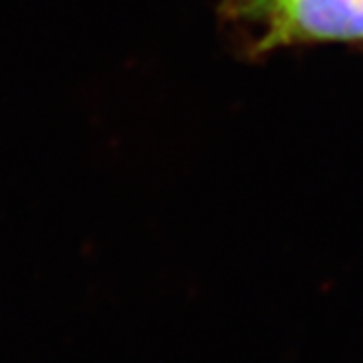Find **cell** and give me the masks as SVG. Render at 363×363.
<instances>
[{
	"instance_id": "obj_1",
	"label": "cell",
	"mask_w": 363,
	"mask_h": 363,
	"mask_svg": "<svg viewBox=\"0 0 363 363\" xmlns=\"http://www.w3.org/2000/svg\"><path fill=\"white\" fill-rule=\"evenodd\" d=\"M233 14L262 26L259 51L291 43L363 40V0H252Z\"/></svg>"
},
{
	"instance_id": "obj_2",
	"label": "cell",
	"mask_w": 363,
	"mask_h": 363,
	"mask_svg": "<svg viewBox=\"0 0 363 363\" xmlns=\"http://www.w3.org/2000/svg\"><path fill=\"white\" fill-rule=\"evenodd\" d=\"M248 2H252V0H230V9H238V6H245Z\"/></svg>"
}]
</instances>
